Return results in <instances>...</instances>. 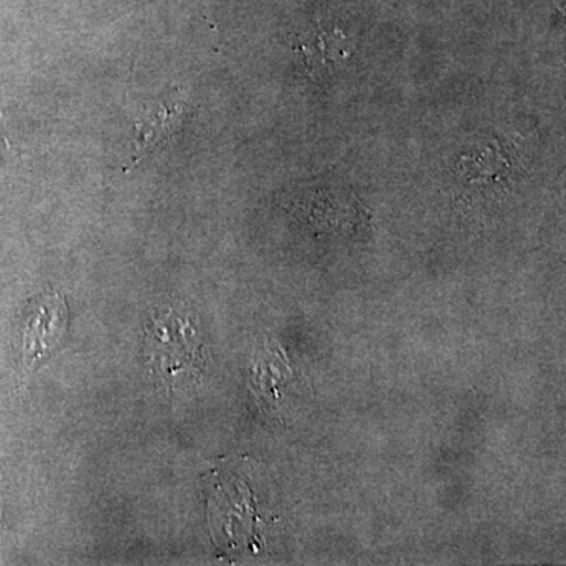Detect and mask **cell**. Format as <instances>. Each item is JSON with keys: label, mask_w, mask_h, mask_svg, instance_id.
<instances>
[{"label": "cell", "mask_w": 566, "mask_h": 566, "mask_svg": "<svg viewBox=\"0 0 566 566\" xmlns=\"http://www.w3.org/2000/svg\"><path fill=\"white\" fill-rule=\"evenodd\" d=\"M202 342L189 318L174 312L153 316L144 329L145 363L164 381H175L202 370Z\"/></svg>", "instance_id": "6da1fadb"}, {"label": "cell", "mask_w": 566, "mask_h": 566, "mask_svg": "<svg viewBox=\"0 0 566 566\" xmlns=\"http://www.w3.org/2000/svg\"><path fill=\"white\" fill-rule=\"evenodd\" d=\"M69 305L59 293L43 294L33 303L24 331V359L35 364L55 352L69 333Z\"/></svg>", "instance_id": "7a4b0ae2"}, {"label": "cell", "mask_w": 566, "mask_h": 566, "mask_svg": "<svg viewBox=\"0 0 566 566\" xmlns=\"http://www.w3.org/2000/svg\"><path fill=\"white\" fill-rule=\"evenodd\" d=\"M185 114L186 103L178 91L140 103L134 120V158L140 159L180 132Z\"/></svg>", "instance_id": "3957f363"}]
</instances>
